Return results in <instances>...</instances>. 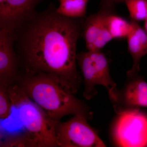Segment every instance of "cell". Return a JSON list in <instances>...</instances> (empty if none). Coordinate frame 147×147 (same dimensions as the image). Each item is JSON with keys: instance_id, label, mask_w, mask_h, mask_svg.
<instances>
[{"instance_id": "6da1fadb", "label": "cell", "mask_w": 147, "mask_h": 147, "mask_svg": "<svg viewBox=\"0 0 147 147\" xmlns=\"http://www.w3.org/2000/svg\"><path fill=\"white\" fill-rule=\"evenodd\" d=\"M84 20L62 15L51 3L14 29V48L24 73L50 75L76 94L82 82L76 49Z\"/></svg>"}, {"instance_id": "7a4b0ae2", "label": "cell", "mask_w": 147, "mask_h": 147, "mask_svg": "<svg viewBox=\"0 0 147 147\" xmlns=\"http://www.w3.org/2000/svg\"><path fill=\"white\" fill-rule=\"evenodd\" d=\"M16 84L56 122L68 115L92 116L84 102L50 75L24 73Z\"/></svg>"}, {"instance_id": "3957f363", "label": "cell", "mask_w": 147, "mask_h": 147, "mask_svg": "<svg viewBox=\"0 0 147 147\" xmlns=\"http://www.w3.org/2000/svg\"><path fill=\"white\" fill-rule=\"evenodd\" d=\"M13 107L25 131L36 142L38 147H59L56 137L57 123L37 105L16 84L8 87Z\"/></svg>"}, {"instance_id": "277c9868", "label": "cell", "mask_w": 147, "mask_h": 147, "mask_svg": "<svg viewBox=\"0 0 147 147\" xmlns=\"http://www.w3.org/2000/svg\"><path fill=\"white\" fill-rule=\"evenodd\" d=\"M77 62L84 79V97L89 100L97 93L98 85L104 86L108 90L111 101L117 104L119 93L116 83L111 78L109 63L105 54L101 51H88L77 54Z\"/></svg>"}, {"instance_id": "5b68a950", "label": "cell", "mask_w": 147, "mask_h": 147, "mask_svg": "<svg viewBox=\"0 0 147 147\" xmlns=\"http://www.w3.org/2000/svg\"><path fill=\"white\" fill-rule=\"evenodd\" d=\"M88 119L75 115L68 121L58 122L56 134L59 147H106L96 131L88 123Z\"/></svg>"}, {"instance_id": "8992f818", "label": "cell", "mask_w": 147, "mask_h": 147, "mask_svg": "<svg viewBox=\"0 0 147 147\" xmlns=\"http://www.w3.org/2000/svg\"><path fill=\"white\" fill-rule=\"evenodd\" d=\"M114 137L121 147L147 146V116L138 108L119 113Z\"/></svg>"}, {"instance_id": "52a82bcc", "label": "cell", "mask_w": 147, "mask_h": 147, "mask_svg": "<svg viewBox=\"0 0 147 147\" xmlns=\"http://www.w3.org/2000/svg\"><path fill=\"white\" fill-rule=\"evenodd\" d=\"M114 5L102 3L96 13L84 18L82 34L88 51H101L113 39L109 30L108 17L114 13Z\"/></svg>"}, {"instance_id": "ba28073f", "label": "cell", "mask_w": 147, "mask_h": 147, "mask_svg": "<svg viewBox=\"0 0 147 147\" xmlns=\"http://www.w3.org/2000/svg\"><path fill=\"white\" fill-rule=\"evenodd\" d=\"M14 41L12 30L0 28V84L6 86L16 84L21 74Z\"/></svg>"}, {"instance_id": "9c48e42d", "label": "cell", "mask_w": 147, "mask_h": 147, "mask_svg": "<svg viewBox=\"0 0 147 147\" xmlns=\"http://www.w3.org/2000/svg\"><path fill=\"white\" fill-rule=\"evenodd\" d=\"M41 0H4L0 4V28L13 30L35 12Z\"/></svg>"}, {"instance_id": "30bf717a", "label": "cell", "mask_w": 147, "mask_h": 147, "mask_svg": "<svg viewBox=\"0 0 147 147\" xmlns=\"http://www.w3.org/2000/svg\"><path fill=\"white\" fill-rule=\"evenodd\" d=\"M131 29L127 36L128 50L133 58V65L127 71L129 77L140 70L141 59L147 54V34L137 21L131 20Z\"/></svg>"}, {"instance_id": "8fae6325", "label": "cell", "mask_w": 147, "mask_h": 147, "mask_svg": "<svg viewBox=\"0 0 147 147\" xmlns=\"http://www.w3.org/2000/svg\"><path fill=\"white\" fill-rule=\"evenodd\" d=\"M123 97L124 104L130 110L147 107V82L142 79L134 80L127 86Z\"/></svg>"}, {"instance_id": "7c38bea8", "label": "cell", "mask_w": 147, "mask_h": 147, "mask_svg": "<svg viewBox=\"0 0 147 147\" xmlns=\"http://www.w3.org/2000/svg\"><path fill=\"white\" fill-rule=\"evenodd\" d=\"M89 0H59L57 11L63 16L72 18H86Z\"/></svg>"}, {"instance_id": "4fadbf2b", "label": "cell", "mask_w": 147, "mask_h": 147, "mask_svg": "<svg viewBox=\"0 0 147 147\" xmlns=\"http://www.w3.org/2000/svg\"><path fill=\"white\" fill-rule=\"evenodd\" d=\"M107 25L113 39L127 38L131 29V22H128L115 13L108 17Z\"/></svg>"}, {"instance_id": "5bb4252c", "label": "cell", "mask_w": 147, "mask_h": 147, "mask_svg": "<svg viewBox=\"0 0 147 147\" xmlns=\"http://www.w3.org/2000/svg\"><path fill=\"white\" fill-rule=\"evenodd\" d=\"M1 147H38L36 142L26 131L11 134L0 143Z\"/></svg>"}, {"instance_id": "9a60e30c", "label": "cell", "mask_w": 147, "mask_h": 147, "mask_svg": "<svg viewBox=\"0 0 147 147\" xmlns=\"http://www.w3.org/2000/svg\"><path fill=\"white\" fill-rule=\"evenodd\" d=\"M131 19L144 21L147 18V0H125L124 2Z\"/></svg>"}, {"instance_id": "2e32d148", "label": "cell", "mask_w": 147, "mask_h": 147, "mask_svg": "<svg viewBox=\"0 0 147 147\" xmlns=\"http://www.w3.org/2000/svg\"><path fill=\"white\" fill-rule=\"evenodd\" d=\"M8 87L0 84V118L1 120L10 117L13 107L9 94Z\"/></svg>"}, {"instance_id": "e0dca14e", "label": "cell", "mask_w": 147, "mask_h": 147, "mask_svg": "<svg viewBox=\"0 0 147 147\" xmlns=\"http://www.w3.org/2000/svg\"><path fill=\"white\" fill-rule=\"evenodd\" d=\"M125 0H102V3H107L110 4L115 5L117 3L125 2Z\"/></svg>"}, {"instance_id": "ac0fdd59", "label": "cell", "mask_w": 147, "mask_h": 147, "mask_svg": "<svg viewBox=\"0 0 147 147\" xmlns=\"http://www.w3.org/2000/svg\"><path fill=\"white\" fill-rule=\"evenodd\" d=\"M144 30L147 34V18L145 20Z\"/></svg>"}, {"instance_id": "d6986e66", "label": "cell", "mask_w": 147, "mask_h": 147, "mask_svg": "<svg viewBox=\"0 0 147 147\" xmlns=\"http://www.w3.org/2000/svg\"><path fill=\"white\" fill-rule=\"evenodd\" d=\"M4 1V0H0V4L1 3H2L3 2V1Z\"/></svg>"}]
</instances>
